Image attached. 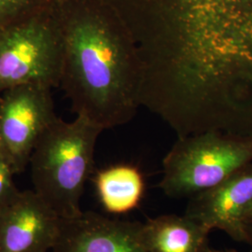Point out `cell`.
<instances>
[{
	"label": "cell",
	"instance_id": "obj_1",
	"mask_svg": "<svg viewBox=\"0 0 252 252\" xmlns=\"http://www.w3.org/2000/svg\"><path fill=\"white\" fill-rule=\"evenodd\" d=\"M130 31L143 86L184 101L252 93V0H103Z\"/></svg>",
	"mask_w": 252,
	"mask_h": 252
},
{
	"label": "cell",
	"instance_id": "obj_2",
	"mask_svg": "<svg viewBox=\"0 0 252 252\" xmlns=\"http://www.w3.org/2000/svg\"><path fill=\"white\" fill-rule=\"evenodd\" d=\"M62 37L60 86L77 116L103 130L124 126L141 107L143 70L122 19L103 0H56Z\"/></svg>",
	"mask_w": 252,
	"mask_h": 252
},
{
	"label": "cell",
	"instance_id": "obj_3",
	"mask_svg": "<svg viewBox=\"0 0 252 252\" xmlns=\"http://www.w3.org/2000/svg\"><path fill=\"white\" fill-rule=\"evenodd\" d=\"M103 131L86 118L64 122L57 117L34 148L29 161L33 189L60 219L82 212L81 197Z\"/></svg>",
	"mask_w": 252,
	"mask_h": 252
},
{
	"label": "cell",
	"instance_id": "obj_4",
	"mask_svg": "<svg viewBox=\"0 0 252 252\" xmlns=\"http://www.w3.org/2000/svg\"><path fill=\"white\" fill-rule=\"evenodd\" d=\"M251 162L252 136L207 131L178 137L162 160L159 186L169 197L189 199Z\"/></svg>",
	"mask_w": 252,
	"mask_h": 252
},
{
	"label": "cell",
	"instance_id": "obj_5",
	"mask_svg": "<svg viewBox=\"0 0 252 252\" xmlns=\"http://www.w3.org/2000/svg\"><path fill=\"white\" fill-rule=\"evenodd\" d=\"M55 3L32 17L0 27V94L28 83L60 85L63 45Z\"/></svg>",
	"mask_w": 252,
	"mask_h": 252
},
{
	"label": "cell",
	"instance_id": "obj_6",
	"mask_svg": "<svg viewBox=\"0 0 252 252\" xmlns=\"http://www.w3.org/2000/svg\"><path fill=\"white\" fill-rule=\"evenodd\" d=\"M52 87L28 83L0 94V143L15 171H24L39 137L57 118Z\"/></svg>",
	"mask_w": 252,
	"mask_h": 252
},
{
	"label": "cell",
	"instance_id": "obj_7",
	"mask_svg": "<svg viewBox=\"0 0 252 252\" xmlns=\"http://www.w3.org/2000/svg\"><path fill=\"white\" fill-rule=\"evenodd\" d=\"M252 214V162L190 197L185 212L210 232L222 231L237 242H243L244 225Z\"/></svg>",
	"mask_w": 252,
	"mask_h": 252
},
{
	"label": "cell",
	"instance_id": "obj_8",
	"mask_svg": "<svg viewBox=\"0 0 252 252\" xmlns=\"http://www.w3.org/2000/svg\"><path fill=\"white\" fill-rule=\"evenodd\" d=\"M142 222L110 219L93 211L60 219L51 252H149Z\"/></svg>",
	"mask_w": 252,
	"mask_h": 252
},
{
	"label": "cell",
	"instance_id": "obj_9",
	"mask_svg": "<svg viewBox=\"0 0 252 252\" xmlns=\"http://www.w3.org/2000/svg\"><path fill=\"white\" fill-rule=\"evenodd\" d=\"M60 218L32 190H20L0 213V252H51Z\"/></svg>",
	"mask_w": 252,
	"mask_h": 252
},
{
	"label": "cell",
	"instance_id": "obj_10",
	"mask_svg": "<svg viewBox=\"0 0 252 252\" xmlns=\"http://www.w3.org/2000/svg\"><path fill=\"white\" fill-rule=\"evenodd\" d=\"M210 231L196 220L176 214L149 219L141 237L149 252H207Z\"/></svg>",
	"mask_w": 252,
	"mask_h": 252
},
{
	"label": "cell",
	"instance_id": "obj_11",
	"mask_svg": "<svg viewBox=\"0 0 252 252\" xmlns=\"http://www.w3.org/2000/svg\"><path fill=\"white\" fill-rule=\"evenodd\" d=\"M94 185L102 206L112 214L135 209L144 195V177L132 164L120 163L100 170L94 178Z\"/></svg>",
	"mask_w": 252,
	"mask_h": 252
},
{
	"label": "cell",
	"instance_id": "obj_12",
	"mask_svg": "<svg viewBox=\"0 0 252 252\" xmlns=\"http://www.w3.org/2000/svg\"><path fill=\"white\" fill-rule=\"evenodd\" d=\"M56 0H0V27L32 17L53 6Z\"/></svg>",
	"mask_w": 252,
	"mask_h": 252
},
{
	"label": "cell",
	"instance_id": "obj_13",
	"mask_svg": "<svg viewBox=\"0 0 252 252\" xmlns=\"http://www.w3.org/2000/svg\"><path fill=\"white\" fill-rule=\"evenodd\" d=\"M17 174L12 162L0 143V213L9 206L19 193L13 177Z\"/></svg>",
	"mask_w": 252,
	"mask_h": 252
},
{
	"label": "cell",
	"instance_id": "obj_14",
	"mask_svg": "<svg viewBox=\"0 0 252 252\" xmlns=\"http://www.w3.org/2000/svg\"><path fill=\"white\" fill-rule=\"evenodd\" d=\"M244 240L243 243L248 244L252 252V214L251 217L247 220L245 222V225L243 228Z\"/></svg>",
	"mask_w": 252,
	"mask_h": 252
},
{
	"label": "cell",
	"instance_id": "obj_15",
	"mask_svg": "<svg viewBox=\"0 0 252 252\" xmlns=\"http://www.w3.org/2000/svg\"><path fill=\"white\" fill-rule=\"evenodd\" d=\"M207 252H238L236 250L234 249H230V250H224V251H218V250H213V249H209Z\"/></svg>",
	"mask_w": 252,
	"mask_h": 252
}]
</instances>
